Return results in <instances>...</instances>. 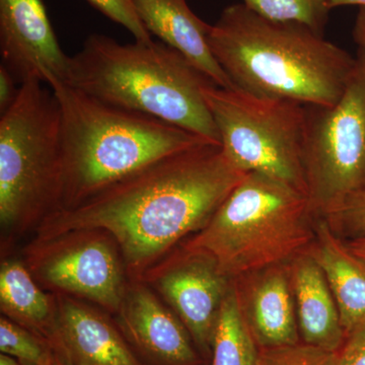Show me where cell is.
I'll list each match as a JSON object with an SVG mask.
<instances>
[{
	"instance_id": "6da1fadb",
	"label": "cell",
	"mask_w": 365,
	"mask_h": 365,
	"mask_svg": "<svg viewBox=\"0 0 365 365\" xmlns=\"http://www.w3.org/2000/svg\"><path fill=\"white\" fill-rule=\"evenodd\" d=\"M247 174L220 144H199L50 213L41 220L36 244L104 232L117 242L129 272L143 275L185 237L199 232Z\"/></svg>"
},
{
	"instance_id": "7a4b0ae2",
	"label": "cell",
	"mask_w": 365,
	"mask_h": 365,
	"mask_svg": "<svg viewBox=\"0 0 365 365\" xmlns=\"http://www.w3.org/2000/svg\"><path fill=\"white\" fill-rule=\"evenodd\" d=\"M208 43L235 88L304 106L335 104L357 66L309 26L268 20L242 4L223 9Z\"/></svg>"
},
{
	"instance_id": "3957f363",
	"label": "cell",
	"mask_w": 365,
	"mask_h": 365,
	"mask_svg": "<svg viewBox=\"0 0 365 365\" xmlns=\"http://www.w3.org/2000/svg\"><path fill=\"white\" fill-rule=\"evenodd\" d=\"M66 85L220 145V133L204 98V90L215 83L162 41L121 44L108 36L93 34L71 56Z\"/></svg>"
},
{
	"instance_id": "277c9868",
	"label": "cell",
	"mask_w": 365,
	"mask_h": 365,
	"mask_svg": "<svg viewBox=\"0 0 365 365\" xmlns=\"http://www.w3.org/2000/svg\"><path fill=\"white\" fill-rule=\"evenodd\" d=\"M50 88L61 110L63 182L58 209L78 205L158 160L210 143L157 118L107 104L66 83Z\"/></svg>"
},
{
	"instance_id": "5b68a950",
	"label": "cell",
	"mask_w": 365,
	"mask_h": 365,
	"mask_svg": "<svg viewBox=\"0 0 365 365\" xmlns=\"http://www.w3.org/2000/svg\"><path fill=\"white\" fill-rule=\"evenodd\" d=\"M306 194L259 173H248L212 217L182 248L207 255L230 279L289 263L314 239Z\"/></svg>"
},
{
	"instance_id": "8992f818",
	"label": "cell",
	"mask_w": 365,
	"mask_h": 365,
	"mask_svg": "<svg viewBox=\"0 0 365 365\" xmlns=\"http://www.w3.org/2000/svg\"><path fill=\"white\" fill-rule=\"evenodd\" d=\"M63 182L61 110L54 91L31 81L0 118V222L25 227L60 207Z\"/></svg>"
},
{
	"instance_id": "52a82bcc",
	"label": "cell",
	"mask_w": 365,
	"mask_h": 365,
	"mask_svg": "<svg viewBox=\"0 0 365 365\" xmlns=\"http://www.w3.org/2000/svg\"><path fill=\"white\" fill-rule=\"evenodd\" d=\"M204 98L223 153L235 168L266 175L307 195L306 106L216 85L204 90Z\"/></svg>"
},
{
	"instance_id": "ba28073f",
	"label": "cell",
	"mask_w": 365,
	"mask_h": 365,
	"mask_svg": "<svg viewBox=\"0 0 365 365\" xmlns=\"http://www.w3.org/2000/svg\"><path fill=\"white\" fill-rule=\"evenodd\" d=\"M347 88L331 106H306L307 195L317 217L365 190V66L357 57Z\"/></svg>"
},
{
	"instance_id": "9c48e42d",
	"label": "cell",
	"mask_w": 365,
	"mask_h": 365,
	"mask_svg": "<svg viewBox=\"0 0 365 365\" xmlns=\"http://www.w3.org/2000/svg\"><path fill=\"white\" fill-rule=\"evenodd\" d=\"M93 232L38 244L34 270L52 287L118 313L126 290L121 262L110 242Z\"/></svg>"
},
{
	"instance_id": "30bf717a",
	"label": "cell",
	"mask_w": 365,
	"mask_h": 365,
	"mask_svg": "<svg viewBox=\"0 0 365 365\" xmlns=\"http://www.w3.org/2000/svg\"><path fill=\"white\" fill-rule=\"evenodd\" d=\"M146 274L194 342L203 351H211L216 321L232 279L207 255L184 248Z\"/></svg>"
},
{
	"instance_id": "8fae6325",
	"label": "cell",
	"mask_w": 365,
	"mask_h": 365,
	"mask_svg": "<svg viewBox=\"0 0 365 365\" xmlns=\"http://www.w3.org/2000/svg\"><path fill=\"white\" fill-rule=\"evenodd\" d=\"M0 51L2 66L21 85L66 83L71 56L60 47L42 0H0Z\"/></svg>"
},
{
	"instance_id": "7c38bea8",
	"label": "cell",
	"mask_w": 365,
	"mask_h": 365,
	"mask_svg": "<svg viewBox=\"0 0 365 365\" xmlns=\"http://www.w3.org/2000/svg\"><path fill=\"white\" fill-rule=\"evenodd\" d=\"M232 280L240 311L259 348L300 343L288 263Z\"/></svg>"
},
{
	"instance_id": "4fadbf2b",
	"label": "cell",
	"mask_w": 365,
	"mask_h": 365,
	"mask_svg": "<svg viewBox=\"0 0 365 365\" xmlns=\"http://www.w3.org/2000/svg\"><path fill=\"white\" fill-rule=\"evenodd\" d=\"M122 330L153 361L163 365H193L198 357L191 335L145 285L126 288L119 311Z\"/></svg>"
},
{
	"instance_id": "5bb4252c",
	"label": "cell",
	"mask_w": 365,
	"mask_h": 365,
	"mask_svg": "<svg viewBox=\"0 0 365 365\" xmlns=\"http://www.w3.org/2000/svg\"><path fill=\"white\" fill-rule=\"evenodd\" d=\"M55 307L50 342L72 365H141L102 314L64 294L58 295Z\"/></svg>"
},
{
	"instance_id": "9a60e30c",
	"label": "cell",
	"mask_w": 365,
	"mask_h": 365,
	"mask_svg": "<svg viewBox=\"0 0 365 365\" xmlns=\"http://www.w3.org/2000/svg\"><path fill=\"white\" fill-rule=\"evenodd\" d=\"M131 1L139 20L151 35L182 53L216 86L235 88L209 47L211 25L192 11L187 0Z\"/></svg>"
},
{
	"instance_id": "2e32d148",
	"label": "cell",
	"mask_w": 365,
	"mask_h": 365,
	"mask_svg": "<svg viewBox=\"0 0 365 365\" xmlns=\"http://www.w3.org/2000/svg\"><path fill=\"white\" fill-rule=\"evenodd\" d=\"M299 335L306 344L338 352L346 334L325 274L309 251L288 263Z\"/></svg>"
},
{
	"instance_id": "e0dca14e",
	"label": "cell",
	"mask_w": 365,
	"mask_h": 365,
	"mask_svg": "<svg viewBox=\"0 0 365 365\" xmlns=\"http://www.w3.org/2000/svg\"><path fill=\"white\" fill-rule=\"evenodd\" d=\"M309 253L325 274L339 309L346 338L365 328V261L341 241L324 217L314 225Z\"/></svg>"
},
{
	"instance_id": "ac0fdd59",
	"label": "cell",
	"mask_w": 365,
	"mask_h": 365,
	"mask_svg": "<svg viewBox=\"0 0 365 365\" xmlns=\"http://www.w3.org/2000/svg\"><path fill=\"white\" fill-rule=\"evenodd\" d=\"M0 306L6 318L34 333L51 339L56 307L34 280L32 274L16 260L2 262L0 267Z\"/></svg>"
},
{
	"instance_id": "d6986e66",
	"label": "cell",
	"mask_w": 365,
	"mask_h": 365,
	"mask_svg": "<svg viewBox=\"0 0 365 365\" xmlns=\"http://www.w3.org/2000/svg\"><path fill=\"white\" fill-rule=\"evenodd\" d=\"M211 352L212 365H258L259 347L240 311L234 280L218 314Z\"/></svg>"
},
{
	"instance_id": "ffe728a7",
	"label": "cell",
	"mask_w": 365,
	"mask_h": 365,
	"mask_svg": "<svg viewBox=\"0 0 365 365\" xmlns=\"http://www.w3.org/2000/svg\"><path fill=\"white\" fill-rule=\"evenodd\" d=\"M242 4L268 20L302 24L322 35L332 11L330 0H242Z\"/></svg>"
},
{
	"instance_id": "44dd1931",
	"label": "cell",
	"mask_w": 365,
	"mask_h": 365,
	"mask_svg": "<svg viewBox=\"0 0 365 365\" xmlns=\"http://www.w3.org/2000/svg\"><path fill=\"white\" fill-rule=\"evenodd\" d=\"M0 351L24 365H51L56 356L50 343L4 316L0 319Z\"/></svg>"
},
{
	"instance_id": "7402d4cb",
	"label": "cell",
	"mask_w": 365,
	"mask_h": 365,
	"mask_svg": "<svg viewBox=\"0 0 365 365\" xmlns=\"http://www.w3.org/2000/svg\"><path fill=\"white\" fill-rule=\"evenodd\" d=\"M338 352L306 344L259 348L258 365H336Z\"/></svg>"
},
{
	"instance_id": "603a6c76",
	"label": "cell",
	"mask_w": 365,
	"mask_h": 365,
	"mask_svg": "<svg viewBox=\"0 0 365 365\" xmlns=\"http://www.w3.org/2000/svg\"><path fill=\"white\" fill-rule=\"evenodd\" d=\"M108 19L129 31L135 41L150 42L151 34L137 16L131 0H86Z\"/></svg>"
},
{
	"instance_id": "cb8c5ba5",
	"label": "cell",
	"mask_w": 365,
	"mask_h": 365,
	"mask_svg": "<svg viewBox=\"0 0 365 365\" xmlns=\"http://www.w3.org/2000/svg\"><path fill=\"white\" fill-rule=\"evenodd\" d=\"M325 220L331 227H340L353 239L365 237V190L346 199ZM352 239V240H353Z\"/></svg>"
},
{
	"instance_id": "d4e9b609",
	"label": "cell",
	"mask_w": 365,
	"mask_h": 365,
	"mask_svg": "<svg viewBox=\"0 0 365 365\" xmlns=\"http://www.w3.org/2000/svg\"><path fill=\"white\" fill-rule=\"evenodd\" d=\"M336 365H365V328L346 338Z\"/></svg>"
},
{
	"instance_id": "484cf974",
	"label": "cell",
	"mask_w": 365,
	"mask_h": 365,
	"mask_svg": "<svg viewBox=\"0 0 365 365\" xmlns=\"http://www.w3.org/2000/svg\"><path fill=\"white\" fill-rule=\"evenodd\" d=\"M11 71L4 66H0V113L4 114L13 106L18 98L20 88Z\"/></svg>"
},
{
	"instance_id": "4316f807",
	"label": "cell",
	"mask_w": 365,
	"mask_h": 365,
	"mask_svg": "<svg viewBox=\"0 0 365 365\" xmlns=\"http://www.w3.org/2000/svg\"><path fill=\"white\" fill-rule=\"evenodd\" d=\"M353 38L359 46V56L365 66V7H360L354 26H353Z\"/></svg>"
},
{
	"instance_id": "83f0119b",
	"label": "cell",
	"mask_w": 365,
	"mask_h": 365,
	"mask_svg": "<svg viewBox=\"0 0 365 365\" xmlns=\"http://www.w3.org/2000/svg\"><path fill=\"white\" fill-rule=\"evenodd\" d=\"M347 246L349 247L353 253L365 261V237L353 239L352 241L348 242Z\"/></svg>"
},
{
	"instance_id": "f1b7e54d",
	"label": "cell",
	"mask_w": 365,
	"mask_h": 365,
	"mask_svg": "<svg viewBox=\"0 0 365 365\" xmlns=\"http://www.w3.org/2000/svg\"><path fill=\"white\" fill-rule=\"evenodd\" d=\"M331 9L336 7L355 6L365 7V0H330Z\"/></svg>"
},
{
	"instance_id": "f546056e",
	"label": "cell",
	"mask_w": 365,
	"mask_h": 365,
	"mask_svg": "<svg viewBox=\"0 0 365 365\" xmlns=\"http://www.w3.org/2000/svg\"><path fill=\"white\" fill-rule=\"evenodd\" d=\"M0 365H24L21 364L18 359L9 356V355L4 354L1 353L0 355Z\"/></svg>"
},
{
	"instance_id": "4dcf8cb0",
	"label": "cell",
	"mask_w": 365,
	"mask_h": 365,
	"mask_svg": "<svg viewBox=\"0 0 365 365\" xmlns=\"http://www.w3.org/2000/svg\"><path fill=\"white\" fill-rule=\"evenodd\" d=\"M51 365H72L71 362L67 360L66 357L64 356L63 354H60V353H57L56 356H55L54 361Z\"/></svg>"
}]
</instances>
